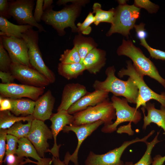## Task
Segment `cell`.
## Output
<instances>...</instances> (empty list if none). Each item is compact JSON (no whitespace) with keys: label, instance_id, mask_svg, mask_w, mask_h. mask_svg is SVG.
I'll return each mask as SVG.
<instances>
[{"label":"cell","instance_id":"obj_1","mask_svg":"<svg viewBox=\"0 0 165 165\" xmlns=\"http://www.w3.org/2000/svg\"><path fill=\"white\" fill-rule=\"evenodd\" d=\"M113 66L108 67L105 73L107 76L104 81L96 80L93 85L95 90H102L112 93L113 95L125 97L128 102L136 104L138 95V88L132 79L129 77L127 81L121 80L115 75Z\"/></svg>","mask_w":165,"mask_h":165},{"label":"cell","instance_id":"obj_2","mask_svg":"<svg viewBox=\"0 0 165 165\" xmlns=\"http://www.w3.org/2000/svg\"><path fill=\"white\" fill-rule=\"evenodd\" d=\"M119 56H126L131 59L137 71L143 75H147L156 80L165 88V79L159 74L154 63L136 47L131 40L123 39L116 51Z\"/></svg>","mask_w":165,"mask_h":165},{"label":"cell","instance_id":"obj_3","mask_svg":"<svg viewBox=\"0 0 165 165\" xmlns=\"http://www.w3.org/2000/svg\"><path fill=\"white\" fill-rule=\"evenodd\" d=\"M81 6L72 3L58 11L54 10L52 6L44 11L42 20L45 24L51 26L60 36L65 34L64 29L68 27L71 28L72 32H78L75 21L80 13Z\"/></svg>","mask_w":165,"mask_h":165},{"label":"cell","instance_id":"obj_4","mask_svg":"<svg viewBox=\"0 0 165 165\" xmlns=\"http://www.w3.org/2000/svg\"><path fill=\"white\" fill-rule=\"evenodd\" d=\"M127 68H122L118 73L120 78L127 75L131 78L136 84L138 89V95L136 102V109L141 106L145 107L150 100H154L159 102L165 108V93L159 94L151 89L145 82L144 76L136 69L130 60L127 61Z\"/></svg>","mask_w":165,"mask_h":165},{"label":"cell","instance_id":"obj_5","mask_svg":"<svg viewBox=\"0 0 165 165\" xmlns=\"http://www.w3.org/2000/svg\"><path fill=\"white\" fill-rule=\"evenodd\" d=\"M73 125L79 126L102 121L104 125L112 124L116 118V111L111 101L107 98L94 106L88 107L73 115Z\"/></svg>","mask_w":165,"mask_h":165},{"label":"cell","instance_id":"obj_6","mask_svg":"<svg viewBox=\"0 0 165 165\" xmlns=\"http://www.w3.org/2000/svg\"><path fill=\"white\" fill-rule=\"evenodd\" d=\"M140 13V9L134 4L119 5L114 9L113 22L106 36H109L113 33H118L128 37L130 31L134 28Z\"/></svg>","mask_w":165,"mask_h":165},{"label":"cell","instance_id":"obj_7","mask_svg":"<svg viewBox=\"0 0 165 165\" xmlns=\"http://www.w3.org/2000/svg\"><path fill=\"white\" fill-rule=\"evenodd\" d=\"M111 102L115 110L116 118L112 124L104 125L101 130L102 132L111 133L116 131L117 126L121 123L128 122L136 124L141 120V113L135 108L130 106L126 98H121L113 95L111 97Z\"/></svg>","mask_w":165,"mask_h":165},{"label":"cell","instance_id":"obj_8","mask_svg":"<svg viewBox=\"0 0 165 165\" xmlns=\"http://www.w3.org/2000/svg\"><path fill=\"white\" fill-rule=\"evenodd\" d=\"M149 133L142 138H136L131 141H124L119 147L102 154H97L90 151L85 162L84 165H124L120 160L124 151L130 145L138 142L146 143L147 140L152 135Z\"/></svg>","mask_w":165,"mask_h":165},{"label":"cell","instance_id":"obj_9","mask_svg":"<svg viewBox=\"0 0 165 165\" xmlns=\"http://www.w3.org/2000/svg\"><path fill=\"white\" fill-rule=\"evenodd\" d=\"M8 15L20 25H29L38 29L39 32L46 31L43 27L35 20L32 13L34 0H16L8 1Z\"/></svg>","mask_w":165,"mask_h":165},{"label":"cell","instance_id":"obj_10","mask_svg":"<svg viewBox=\"0 0 165 165\" xmlns=\"http://www.w3.org/2000/svg\"><path fill=\"white\" fill-rule=\"evenodd\" d=\"M35 147L41 158L45 157V154L49 152V139L53 138L51 130L44 122L34 119L32 122L31 128L27 137Z\"/></svg>","mask_w":165,"mask_h":165},{"label":"cell","instance_id":"obj_11","mask_svg":"<svg viewBox=\"0 0 165 165\" xmlns=\"http://www.w3.org/2000/svg\"><path fill=\"white\" fill-rule=\"evenodd\" d=\"M45 89V87L24 84L1 83H0V96L13 99L27 97L35 101L43 94Z\"/></svg>","mask_w":165,"mask_h":165},{"label":"cell","instance_id":"obj_12","mask_svg":"<svg viewBox=\"0 0 165 165\" xmlns=\"http://www.w3.org/2000/svg\"><path fill=\"white\" fill-rule=\"evenodd\" d=\"M10 72L23 84L45 87L50 84L44 76L31 67L12 63Z\"/></svg>","mask_w":165,"mask_h":165},{"label":"cell","instance_id":"obj_13","mask_svg":"<svg viewBox=\"0 0 165 165\" xmlns=\"http://www.w3.org/2000/svg\"><path fill=\"white\" fill-rule=\"evenodd\" d=\"M0 38L12 63L31 67L29 62L28 46L23 38L5 36H0Z\"/></svg>","mask_w":165,"mask_h":165},{"label":"cell","instance_id":"obj_14","mask_svg":"<svg viewBox=\"0 0 165 165\" xmlns=\"http://www.w3.org/2000/svg\"><path fill=\"white\" fill-rule=\"evenodd\" d=\"M38 31L32 28L28 29L22 35L27 44L30 63L31 67L42 74L47 73L49 68L45 63L38 46Z\"/></svg>","mask_w":165,"mask_h":165},{"label":"cell","instance_id":"obj_15","mask_svg":"<svg viewBox=\"0 0 165 165\" xmlns=\"http://www.w3.org/2000/svg\"><path fill=\"white\" fill-rule=\"evenodd\" d=\"M104 124L101 120L94 123L79 126L73 125H66L63 128L64 132L68 133L70 131L74 132L76 134L78 140L77 145L74 152L72 155L67 152L63 161L65 165H68L69 161L72 162L74 165H79L78 162V152L84 141L90 135L100 126Z\"/></svg>","mask_w":165,"mask_h":165},{"label":"cell","instance_id":"obj_16","mask_svg":"<svg viewBox=\"0 0 165 165\" xmlns=\"http://www.w3.org/2000/svg\"><path fill=\"white\" fill-rule=\"evenodd\" d=\"M50 119L51 122L50 128L54 139V144L50 149L49 152L51 153L53 157L59 158V148L61 145H58L57 144V136L66 126L73 125L74 118V116L69 114L67 111L62 110L53 113Z\"/></svg>","mask_w":165,"mask_h":165},{"label":"cell","instance_id":"obj_17","mask_svg":"<svg viewBox=\"0 0 165 165\" xmlns=\"http://www.w3.org/2000/svg\"><path fill=\"white\" fill-rule=\"evenodd\" d=\"M88 92L85 86L78 83L66 84L63 90L61 103L57 111H67L72 105Z\"/></svg>","mask_w":165,"mask_h":165},{"label":"cell","instance_id":"obj_18","mask_svg":"<svg viewBox=\"0 0 165 165\" xmlns=\"http://www.w3.org/2000/svg\"><path fill=\"white\" fill-rule=\"evenodd\" d=\"M55 99L51 91L48 90L35 101L33 116L34 119L44 122L50 119Z\"/></svg>","mask_w":165,"mask_h":165},{"label":"cell","instance_id":"obj_19","mask_svg":"<svg viewBox=\"0 0 165 165\" xmlns=\"http://www.w3.org/2000/svg\"><path fill=\"white\" fill-rule=\"evenodd\" d=\"M108 92L102 90L89 92L72 105L67 111L70 114H74L88 107L95 106L108 98Z\"/></svg>","mask_w":165,"mask_h":165},{"label":"cell","instance_id":"obj_20","mask_svg":"<svg viewBox=\"0 0 165 165\" xmlns=\"http://www.w3.org/2000/svg\"><path fill=\"white\" fill-rule=\"evenodd\" d=\"M141 109L144 115L143 129L145 130L148 126L154 123L165 132V107L161 105L160 109H157L155 108L154 103L148 101L145 107H142Z\"/></svg>","mask_w":165,"mask_h":165},{"label":"cell","instance_id":"obj_21","mask_svg":"<svg viewBox=\"0 0 165 165\" xmlns=\"http://www.w3.org/2000/svg\"><path fill=\"white\" fill-rule=\"evenodd\" d=\"M106 53L104 50L95 48L85 57L82 63L86 70L90 73L96 75L105 66Z\"/></svg>","mask_w":165,"mask_h":165},{"label":"cell","instance_id":"obj_22","mask_svg":"<svg viewBox=\"0 0 165 165\" xmlns=\"http://www.w3.org/2000/svg\"><path fill=\"white\" fill-rule=\"evenodd\" d=\"M33 28L29 25L14 24L3 17L0 16V35L22 38V34Z\"/></svg>","mask_w":165,"mask_h":165},{"label":"cell","instance_id":"obj_23","mask_svg":"<svg viewBox=\"0 0 165 165\" xmlns=\"http://www.w3.org/2000/svg\"><path fill=\"white\" fill-rule=\"evenodd\" d=\"M9 99L12 105L10 111L14 115L17 116L33 115L35 101L29 98Z\"/></svg>","mask_w":165,"mask_h":165},{"label":"cell","instance_id":"obj_24","mask_svg":"<svg viewBox=\"0 0 165 165\" xmlns=\"http://www.w3.org/2000/svg\"><path fill=\"white\" fill-rule=\"evenodd\" d=\"M73 42L74 47L79 54L82 63L89 52L94 48H97V46L92 38L85 37L80 33L75 36Z\"/></svg>","mask_w":165,"mask_h":165},{"label":"cell","instance_id":"obj_25","mask_svg":"<svg viewBox=\"0 0 165 165\" xmlns=\"http://www.w3.org/2000/svg\"><path fill=\"white\" fill-rule=\"evenodd\" d=\"M59 74L69 80L76 79L82 75L86 70L82 63L80 62L73 64L59 63L57 67Z\"/></svg>","mask_w":165,"mask_h":165},{"label":"cell","instance_id":"obj_26","mask_svg":"<svg viewBox=\"0 0 165 165\" xmlns=\"http://www.w3.org/2000/svg\"><path fill=\"white\" fill-rule=\"evenodd\" d=\"M16 155L21 158L31 157L37 161L41 158L38 155L33 145L26 137L19 139Z\"/></svg>","mask_w":165,"mask_h":165},{"label":"cell","instance_id":"obj_27","mask_svg":"<svg viewBox=\"0 0 165 165\" xmlns=\"http://www.w3.org/2000/svg\"><path fill=\"white\" fill-rule=\"evenodd\" d=\"M34 118L32 115L26 116H17L9 110L0 111V129H8L16 122L32 120Z\"/></svg>","mask_w":165,"mask_h":165},{"label":"cell","instance_id":"obj_28","mask_svg":"<svg viewBox=\"0 0 165 165\" xmlns=\"http://www.w3.org/2000/svg\"><path fill=\"white\" fill-rule=\"evenodd\" d=\"M93 13L95 14L94 24L96 26L101 22H107L112 24L113 22L114 15V9L105 11L101 9V5L98 3H95L93 6Z\"/></svg>","mask_w":165,"mask_h":165},{"label":"cell","instance_id":"obj_29","mask_svg":"<svg viewBox=\"0 0 165 165\" xmlns=\"http://www.w3.org/2000/svg\"><path fill=\"white\" fill-rule=\"evenodd\" d=\"M32 120L28 121L25 124H23L21 121L16 122L7 129V134L14 136L19 139L27 138L31 130Z\"/></svg>","mask_w":165,"mask_h":165},{"label":"cell","instance_id":"obj_30","mask_svg":"<svg viewBox=\"0 0 165 165\" xmlns=\"http://www.w3.org/2000/svg\"><path fill=\"white\" fill-rule=\"evenodd\" d=\"M59 61L63 64H73L81 62L79 54L74 47L72 49H67L60 56Z\"/></svg>","mask_w":165,"mask_h":165},{"label":"cell","instance_id":"obj_31","mask_svg":"<svg viewBox=\"0 0 165 165\" xmlns=\"http://www.w3.org/2000/svg\"><path fill=\"white\" fill-rule=\"evenodd\" d=\"M12 63L11 59L7 52L4 48L0 38V71L9 72Z\"/></svg>","mask_w":165,"mask_h":165},{"label":"cell","instance_id":"obj_32","mask_svg":"<svg viewBox=\"0 0 165 165\" xmlns=\"http://www.w3.org/2000/svg\"><path fill=\"white\" fill-rule=\"evenodd\" d=\"M94 16L93 13L90 12L82 23H79L77 24L78 32L86 35L90 34L92 30L90 25L94 23Z\"/></svg>","mask_w":165,"mask_h":165},{"label":"cell","instance_id":"obj_33","mask_svg":"<svg viewBox=\"0 0 165 165\" xmlns=\"http://www.w3.org/2000/svg\"><path fill=\"white\" fill-rule=\"evenodd\" d=\"M136 6L145 9L149 13H156L159 9V6L148 0H135L134 4Z\"/></svg>","mask_w":165,"mask_h":165},{"label":"cell","instance_id":"obj_34","mask_svg":"<svg viewBox=\"0 0 165 165\" xmlns=\"http://www.w3.org/2000/svg\"><path fill=\"white\" fill-rule=\"evenodd\" d=\"M19 139L14 136L7 134L6 137V155L10 154H16Z\"/></svg>","mask_w":165,"mask_h":165},{"label":"cell","instance_id":"obj_35","mask_svg":"<svg viewBox=\"0 0 165 165\" xmlns=\"http://www.w3.org/2000/svg\"><path fill=\"white\" fill-rule=\"evenodd\" d=\"M140 44L148 50L150 56L156 59L165 61V52L151 47L146 41L140 43Z\"/></svg>","mask_w":165,"mask_h":165},{"label":"cell","instance_id":"obj_36","mask_svg":"<svg viewBox=\"0 0 165 165\" xmlns=\"http://www.w3.org/2000/svg\"><path fill=\"white\" fill-rule=\"evenodd\" d=\"M7 129H0V164L3 162V158L6 153V137Z\"/></svg>","mask_w":165,"mask_h":165},{"label":"cell","instance_id":"obj_37","mask_svg":"<svg viewBox=\"0 0 165 165\" xmlns=\"http://www.w3.org/2000/svg\"><path fill=\"white\" fill-rule=\"evenodd\" d=\"M151 152V150L147 149L141 158L137 163L133 164L132 162H127L124 165H150L152 162Z\"/></svg>","mask_w":165,"mask_h":165},{"label":"cell","instance_id":"obj_38","mask_svg":"<svg viewBox=\"0 0 165 165\" xmlns=\"http://www.w3.org/2000/svg\"><path fill=\"white\" fill-rule=\"evenodd\" d=\"M145 24L141 23L139 24H135L134 28L136 33L137 37L140 40L141 43L146 41L147 33L145 28Z\"/></svg>","mask_w":165,"mask_h":165},{"label":"cell","instance_id":"obj_39","mask_svg":"<svg viewBox=\"0 0 165 165\" xmlns=\"http://www.w3.org/2000/svg\"><path fill=\"white\" fill-rule=\"evenodd\" d=\"M43 0H37L36 1L33 16L35 20L38 23L42 20V18L44 13L43 9Z\"/></svg>","mask_w":165,"mask_h":165},{"label":"cell","instance_id":"obj_40","mask_svg":"<svg viewBox=\"0 0 165 165\" xmlns=\"http://www.w3.org/2000/svg\"><path fill=\"white\" fill-rule=\"evenodd\" d=\"M0 78L3 84L13 83L15 79L11 73L9 72H4L0 71Z\"/></svg>","mask_w":165,"mask_h":165},{"label":"cell","instance_id":"obj_41","mask_svg":"<svg viewBox=\"0 0 165 165\" xmlns=\"http://www.w3.org/2000/svg\"><path fill=\"white\" fill-rule=\"evenodd\" d=\"M9 8L8 1L7 0H0V15L7 19L10 16L8 15V11Z\"/></svg>","mask_w":165,"mask_h":165},{"label":"cell","instance_id":"obj_42","mask_svg":"<svg viewBox=\"0 0 165 165\" xmlns=\"http://www.w3.org/2000/svg\"><path fill=\"white\" fill-rule=\"evenodd\" d=\"M0 111L10 110L12 105L9 98L0 96Z\"/></svg>","mask_w":165,"mask_h":165},{"label":"cell","instance_id":"obj_43","mask_svg":"<svg viewBox=\"0 0 165 165\" xmlns=\"http://www.w3.org/2000/svg\"><path fill=\"white\" fill-rule=\"evenodd\" d=\"M21 157H20L16 154H10L6 155L5 159L3 160L7 164L14 163L18 161Z\"/></svg>","mask_w":165,"mask_h":165},{"label":"cell","instance_id":"obj_44","mask_svg":"<svg viewBox=\"0 0 165 165\" xmlns=\"http://www.w3.org/2000/svg\"><path fill=\"white\" fill-rule=\"evenodd\" d=\"M87 0H59L57 1V4L59 5H65L68 2H71L72 3L78 4L81 6L84 5L87 3Z\"/></svg>","mask_w":165,"mask_h":165},{"label":"cell","instance_id":"obj_45","mask_svg":"<svg viewBox=\"0 0 165 165\" xmlns=\"http://www.w3.org/2000/svg\"><path fill=\"white\" fill-rule=\"evenodd\" d=\"M30 163H34L37 165H51L52 159L49 158H41L37 162H34L30 160Z\"/></svg>","mask_w":165,"mask_h":165},{"label":"cell","instance_id":"obj_46","mask_svg":"<svg viewBox=\"0 0 165 165\" xmlns=\"http://www.w3.org/2000/svg\"><path fill=\"white\" fill-rule=\"evenodd\" d=\"M165 161V156H162L158 155L156 156L152 162V165H162Z\"/></svg>","mask_w":165,"mask_h":165},{"label":"cell","instance_id":"obj_47","mask_svg":"<svg viewBox=\"0 0 165 165\" xmlns=\"http://www.w3.org/2000/svg\"><path fill=\"white\" fill-rule=\"evenodd\" d=\"M28 163H29V159H25L24 158H21L18 161L14 163L7 164L6 165H23Z\"/></svg>","mask_w":165,"mask_h":165},{"label":"cell","instance_id":"obj_48","mask_svg":"<svg viewBox=\"0 0 165 165\" xmlns=\"http://www.w3.org/2000/svg\"><path fill=\"white\" fill-rule=\"evenodd\" d=\"M53 2L52 0H44L43 6L44 12L51 8L52 6V4Z\"/></svg>","mask_w":165,"mask_h":165},{"label":"cell","instance_id":"obj_49","mask_svg":"<svg viewBox=\"0 0 165 165\" xmlns=\"http://www.w3.org/2000/svg\"><path fill=\"white\" fill-rule=\"evenodd\" d=\"M53 165H65L64 162L61 161L59 159H55L53 161Z\"/></svg>","mask_w":165,"mask_h":165},{"label":"cell","instance_id":"obj_50","mask_svg":"<svg viewBox=\"0 0 165 165\" xmlns=\"http://www.w3.org/2000/svg\"><path fill=\"white\" fill-rule=\"evenodd\" d=\"M127 0H118V2L119 3V5H123L127 4Z\"/></svg>","mask_w":165,"mask_h":165}]
</instances>
